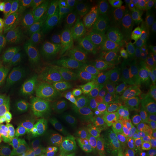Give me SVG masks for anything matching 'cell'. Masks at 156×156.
<instances>
[{
  "mask_svg": "<svg viewBox=\"0 0 156 156\" xmlns=\"http://www.w3.org/2000/svg\"><path fill=\"white\" fill-rule=\"evenodd\" d=\"M131 101L122 89L98 101L91 108L85 122L95 133L108 139L126 122L131 109Z\"/></svg>",
  "mask_w": 156,
  "mask_h": 156,
  "instance_id": "obj_6",
  "label": "cell"
},
{
  "mask_svg": "<svg viewBox=\"0 0 156 156\" xmlns=\"http://www.w3.org/2000/svg\"><path fill=\"white\" fill-rule=\"evenodd\" d=\"M141 55L139 41L131 45L112 63L104 66L80 89V98L87 108L122 89L129 73Z\"/></svg>",
  "mask_w": 156,
  "mask_h": 156,
  "instance_id": "obj_5",
  "label": "cell"
},
{
  "mask_svg": "<svg viewBox=\"0 0 156 156\" xmlns=\"http://www.w3.org/2000/svg\"><path fill=\"white\" fill-rule=\"evenodd\" d=\"M57 9L58 2L56 0L39 1L35 12L33 27L24 46L53 35L56 27Z\"/></svg>",
  "mask_w": 156,
  "mask_h": 156,
  "instance_id": "obj_12",
  "label": "cell"
},
{
  "mask_svg": "<svg viewBox=\"0 0 156 156\" xmlns=\"http://www.w3.org/2000/svg\"><path fill=\"white\" fill-rule=\"evenodd\" d=\"M61 42L53 35L26 45L12 56L10 90L11 99H20L30 90L52 79L59 68Z\"/></svg>",
  "mask_w": 156,
  "mask_h": 156,
  "instance_id": "obj_2",
  "label": "cell"
},
{
  "mask_svg": "<svg viewBox=\"0 0 156 156\" xmlns=\"http://www.w3.org/2000/svg\"><path fill=\"white\" fill-rule=\"evenodd\" d=\"M56 156H59V155H56Z\"/></svg>",
  "mask_w": 156,
  "mask_h": 156,
  "instance_id": "obj_22",
  "label": "cell"
},
{
  "mask_svg": "<svg viewBox=\"0 0 156 156\" xmlns=\"http://www.w3.org/2000/svg\"><path fill=\"white\" fill-rule=\"evenodd\" d=\"M19 129L16 110L8 103L0 101V156H4Z\"/></svg>",
  "mask_w": 156,
  "mask_h": 156,
  "instance_id": "obj_14",
  "label": "cell"
},
{
  "mask_svg": "<svg viewBox=\"0 0 156 156\" xmlns=\"http://www.w3.org/2000/svg\"><path fill=\"white\" fill-rule=\"evenodd\" d=\"M155 89L156 48L140 57L125 82L124 91L131 101H137Z\"/></svg>",
  "mask_w": 156,
  "mask_h": 156,
  "instance_id": "obj_8",
  "label": "cell"
},
{
  "mask_svg": "<svg viewBox=\"0 0 156 156\" xmlns=\"http://www.w3.org/2000/svg\"><path fill=\"white\" fill-rule=\"evenodd\" d=\"M153 123L154 125V128H156V107L154 112H153Z\"/></svg>",
  "mask_w": 156,
  "mask_h": 156,
  "instance_id": "obj_20",
  "label": "cell"
},
{
  "mask_svg": "<svg viewBox=\"0 0 156 156\" xmlns=\"http://www.w3.org/2000/svg\"><path fill=\"white\" fill-rule=\"evenodd\" d=\"M16 114L22 130L47 134L66 126L72 116V106L61 82L52 78L23 95Z\"/></svg>",
  "mask_w": 156,
  "mask_h": 156,
  "instance_id": "obj_1",
  "label": "cell"
},
{
  "mask_svg": "<svg viewBox=\"0 0 156 156\" xmlns=\"http://www.w3.org/2000/svg\"><path fill=\"white\" fill-rule=\"evenodd\" d=\"M14 17L10 34L12 47V56L22 50L30 35L37 1L24 0L14 2Z\"/></svg>",
  "mask_w": 156,
  "mask_h": 156,
  "instance_id": "obj_10",
  "label": "cell"
},
{
  "mask_svg": "<svg viewBox=\"0 0 156 156\" xmlns=\"http://www.w3.org/2000/svg\"><path fill=\"white\" fill-rule=\"evenodd\" d=\"M11 74V61L3 54H0V83L10 85Z\"/></svg>",
  "mask_w": 156,
  "mask_h": 156,
  "instance_id": "obj_18",
  "label": "cell"
},
{
  "mask_svg": "<svg viewBox=\"0 0 156 156\" xmlns=\"http://www.w3.org/2000/svg\"><path fill=\"white\" fill-rule=\"evenodd\" d=\"M1 10H2V5H1V3H0V12H1Z\"/></svg>",
  "mask_w": 156,
  "mask_h": 156,
  "instance_id": "obj_21",
  "label": "cell"
},
{
  "mask_svg": "<svg viewBox=\"0 0 156 156\" xmlns=\"http://www.w3.org/2000/svg\"><path fill=\"white\" fill-rule=\"evenodd\" d=\"M71 145L76 156H118L108 139L95 133L85 121L73 131Z\"/></svg>",
  "mask_w": 156,
  "mask_h": 156,
  "instance_id": "obj_9",
  "label": "cell"
},
{
  "mask_svg": "<svg viewBox=\"0 0 156 156\" xmlns=\"http://www.w3.org/2000/svg\"><path fill=\"white\" fill-rule=\"evenodd\" d=\"M96 2L97 0H62L58 2L53 36L64 44L81 23L89 20Z\"/></svg>",
  "mask_w": 156,
  "mask_h": 156,
  "instance_id": "obj_7",
  "label": "cell"
},
{
  "mask_svg": "<svg viewBox=\"0 0 156 156\" xmlns=\"http://www.w3.org/2000/svg\"><path fill=\"white\" fill-rule=\"evenodd\" d=\"M61 147V141L57 139L37 140L23 146L14 156H56Z\"/></svg>",
  "mask_w": 156,
  "mask_h": 156,
  "instance_id": "obj_15",
  "label": "cell"
},
{
  "mask_svg": "<svg viewBox=\"0 0 156 156\" xmlns=\"http://www.w3.org/2000/svg\"><path fill=\"white\" fill-rule=\"evenodd\" d=\"M134 2L131 0H97L89 17V20L95 23V32H100Z\"/></svg>",
  "mask_w": 156,
  "mask_h": 156,
  "instance_id": "obj_13",
  "label": "cell"
},
{
  "mask_svg": "<svg viewBox=\"0 0 156 156\" xmlns=\"http://www.w3.org/2000/svg\"><path fill=\"white\" fill-rule=\"evenodd\" d=\"M14 17V6L13 5H7L4 6L0 12V33L4 35H10L12 28Z\"/></svg>",
  "mask_w": 156,
  "mask_h": 156,
  "instance_id": "obj_17",
  "label": "cell"
},
{
  "mask_svg": "<svg viewBox=\"0 0 156 156\" xmlns=\"http://www.w3.org/2000/svg\"><path fill=\"white\" fill-rule=\"evenodd\" d=\"M146 1H135L103 30L97 33L105 66L116 60L133 45L139 36L147 15Z\"/></svg>",
  "mask_w": 156,
  "mask_h": 156,
  "instance_id": "obj_4",
  "label": "cell"
},
{
  "mask_svg": "<svg viewBox=\"0 0 156 156\" xmlns=\"http://www.w3.org/2000/svg\"><path fill=\"white\" fill-rule=\"evenodd\" d=\"M10 91V85H4L0 83V101L5 98Z\"/></svg>",
  "mask_w": 156,
  "mask_h": 156,
  "instance_id": "obj_19",
  "label": "cell"
},
{
  "mask_svg": "<svg viewBox=\"0 0 156 156\" xmlns=\"http://www.w3.org/2000/svg\"><path fill=\"white\" fill-rule=\"evenodd\" d=\"M104 66V56L95 31L77 36L62 52L59 64L64 77L80 89Z\"/></svg>",
  "mask_w": 156,
  "mask_h": 156,
  "instance_id": "obj_3",
  "label": "cell"
},
{
  "mask_svg": "<svg viewBox=\"0 0 156 156\" xmlns=\"http://www.w3.org/2000/svg\"><path fill=\"white\" fill-rule=\"evenodd\" d=\"M139 44L141 49L140 56H145L156 48V2L154 3L150 11L146 15Z\"/></svg>",
  "mask_w": 156,
  "mask_h": 156,
  "instance_id": "obj_16",
  "label": "cell"
},
{
  "mask_svg": "<svg viewBox=\"0 0 156 156\" xmlns=\"http://www.w3.org/2000/svg\"><path fill=\"white\" fill-rule=\"evenodd\" d=\"M121 156H156V128L139 123L123 138Z\"/></svg>",
  "mask_w": 156,
  "mask_h": 156,
  "instance_id": "obj_11",
  "label": "cell"
}]
</instances>
